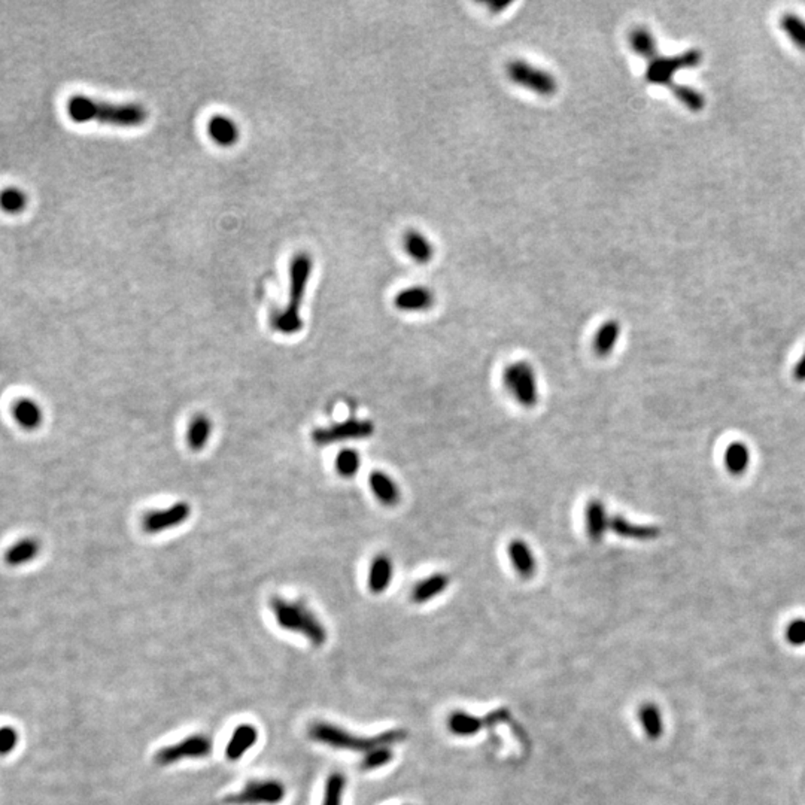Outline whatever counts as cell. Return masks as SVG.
<instances>
[{
    "mask_svg": "<svg viewBox=\"0 0 805 805\" xmlns=\"http://www.w3.org/2000/svg\"><path fill=\"white\" fill-rule=\"evenodd\" d=\"M68 112L76 122L96 121L115 127H140L148 120L145 106L136 103H107L85 96H75L68 103Z\"/></svg>",
    "mask_w": 805,
    "mask_h": 805,
    "instance_id": "cell-1",
    "label": "cell"
},
{
    "mask_svg": "<svg viewBox=\"0 0 805 805\" xmlns=\"http://www.w3.org/2000/svg\"><path fill=\"white\" fill-rule=\"evenodd\" d=\"M313 260L307 252H298L290 263V294L288 303L282 310H278L272 317V325L282 335H295L303 328V320L300 317L303 298L307 290V283L312 275Z\"/></svg>",
    "mask_w": 805,
    "mask_h": 805,
    "instance_id": "cell-2",
    "label": "cell"
},
{
    "mask_svg": "<svg viewBox=\"0 0 805 805\" xmlns=\"http://www.w3.org/2000/svg\"><path fill=\"white\" fill-rule=\"evenodd\" d=\"M307 735L312 741L336 750H351L367 753L376 747L392 746L404 738L403 731L382 732L376 737H358L348 730L325 720H317L309 725Z\"/></svg>",
    "mask_w": 805,
    "mask_h": 805,
    "instance_id": "cell-3",
    "label": "cell"
},
{
    "mask_svg": "<svg viewBox=\"0 0 805 805\" xmlns=\"http://www.w3.org/2000/svg\"><path fill=\"white\" fill-rule=\"evenodd\" d=\"M270 609L276 624L283 631L303 636L315 647L325 644L328 638L327 629L317 614L306 604L275 596L270 599Z\"/></svg>",
    "mask_w": 805,
    "mask_h": 805,
    "instance_id": "cell-4",
    "label": "cell"
},
{
    "mask_svg": "<svg viewBox=\"0 0 805 805\" xmlns=\"http://www.w3.org/2000/svg\"><path fill=\"white\" fill-rule=\"evenodd\" d=\"M287 796V787L276 779L251 780L241 791L227 795L223 805H279Z\"/></svg>",
    "mask_w": 805,
    "mask_h": 805,
    "instance_id": "cell-5",
    "label": "cell"
},
{
    "mask_svg": "<svg viewBox=\"0 0 805 805\" xmlns=\"http://www.w3.org/2000/svg\"><path fill=\"white\" fill-rule=\"evenodd\" d=\"M214 752V740L206 734H191L178 743H172L157 750L154 762L160 767L177 765L181 761L204 759Z\"/></svg>",
    "mask_w": 805,
    "mask_h": 805,
    "instance_id": "cell-6",
    "label": "cell"
},
{
    "mask_svg": "<svg viewBox=\"0 0 805 805\" xmlns=\"http://www.w3.org/2000/svg\"><path fill=\"white\" fill-rule=\"evenodd\" d=\"M503 385L515 400L525 409H532L539 401V385L534 369L525 361H517L503 372Z\"/></svg>",
    "mask_w": 805,
    "mask_h": 805,
    "instance_id": "cell-7",
    "label": "cell"
},
{
    "mask_svg": "<svg viewBox=\"0 0 805 805\" xmlns=\"http://www.w3.org/2000/svg\"><path fill=\"white\" fill-rule=\"evenodd\" d=\"M507 75L516 85L534 91L540 96H552L558 91V81L554 75L524 60L510 61L507 65Z\"/></svg>",
    "mask_w": 805,
    "mask_h": 805,
    "instance_id": "cell-8",
    "label": "cell"
},
{
    "mask_svg": "<svg viewBox=\"0 0 805 805\" xmlns=\"http://www.w3.org/2000/svg\"><path fill=\"white\" fill-rule=\"evenodd\" d=\"M701 53L697 50L688 51L677 57H655L649 61L646 69V80L655 85L673 87V76L678 69L693 68L700 65Z\"/></svg>",
    "mask_w": 805,
    "mask_h": 805,
    "instance_id": "cell-9",
    "label": "cell"
},
{
    "mask_svg": "<svg viewBox=\"0 0 805 805\" xmlns=\"http://www.w3.org/2000/svg\"><path fill=\"white\" fill-rule=\"evenodd\" d=\"M374 433V425L370 421H361V419H349L342 423H336L330 428H320L315 430L312 438L317 445H331L337 443L343 440H354V438H366Z\"/></svg>",
    "mask_w": 805,
    "mask_h": 805,
    "instance_id": "cell-10",
    "label": "cell"
},
{
    "mask_svg": "<svg viewBox=\"0 0 805 805\" xmlns=\"http://www.w3.org/2000/svg\"><path fill=\"white\" fill-rule=\"evenodd\" d=\"M189 515H191L189 504L181 501L164 510H155L148 513L144 520H142V527L149 534L163 532L184 524L185 520H188Z\"/></svg>",
    "mask_w": 805,
    "mask_h": 805,
    "instance_id": "cell-11",
    "label": "cell"
},
{
    "mask_svg": "<svg viewBox=\"0 0 805 805\" xmlns=\"http://www.w3.org/2000/svg\"><path fill=\"white\" fill-rule=\"evenodd\" d=\"M258 728L252 723H241L234 728L226 746V757L230 762H238L258 743Z\"/></svg>",
    "mask_w": 805,
    "mask_h": 805,
    "instance_id": "cell-12",
    "label": "cell"
},
{
    "mask_svg": "<svg viewBox=\"0 0 805 805\" xmlns=\"http://www.w3.org/2000/svg\"><path fill=\"white\" fill-rule=\"evenodd\" d=\"M609 530H611L616 535L622 537V539L638 540V542L656 540L661 534V530L656 525H641L631 522V520H628L621 515L610 517Z\"/></svg>",
    "mask_w": 805,
    "mask_h": 805,
    "instance_id": "cell-13",
    "label": "cell"
},
{
    "mask_svg": "<svg viewBox=\"0 0 805 805\" xmlns=\"http://www.w3.org/2000/svg\"><path fill=\"white\" fill-rule=\"evenodd\" d=\"M394 305L403 312H425L433 307L434 294L427 287H410L396 295Z\"/></svg>",
    "mask_w": 805,
    "mask_h": 805,
    "instance_id": "cell-14",
    "label": "cell"
},
{
    "mask_svg": "<svg viewBox=\"0 0 805 805\" xmlns=\"http://www.w3.org/2000/svg\"><path fill=\"white\" fill-rule=\"evenodd\" d=\"M585 520L589 539L595 543L601 542L610 525V517L607 516L606 506L601 500H589L585 512Z\"/></svg>",
    "mask_w": 805,
    "mask_h": 805,
    "instance_id": "cell-15",
    "label": "cell"
},
{
    "mask_svg": "<svg viewBox=\"0 0 805 805\" xmlns=\"http://www.w3.org/2000/svg\"><path fill=\"white\" fill-rule=\"evenodd\" d=\"M208 133L219 147H233L239 140L241 132L238 124L226 115H214L208 122Z\"/></svg>",
    "mask_w": 805,
    "mask_h": 805,
    "instance_id": "cell-16",
    "label": "cell"
},
{
    "mask_svg": "<svg viewBox=\"0 0 805 805\" xmlns=\"http://www.w3.org/2000/svg\"><path fill=\"white\" fill-rule=\"evenodd\" d=\"M509 557L515 567L516 573L524 577L531 579L537 570V561L531 547L520 539L512 540L509 544Z\"/></svg>",
    "mask_w": 805,
    "mask_h": 805,
    "instance_id": "cell-17",
    "label": "cell"
},
{
    "mask_svg": "<svg viewBox=\"0 0 805 805\" xmlns=\"http://www.w3.org/2000/svg\"><path fill=\"white\" fill-rule=\"evenodd\" d=\"M369 483L373 494L384 504V506H389V507L396 506V504L400 501L401 497L400 489L397 483L394 482L386 473L373 471L369 478Z\"/></svg>",
    "mask_w": 805,
    "mask_h": 805,
    "instance_id": "cell-18",
    "label": "cell"
},
{
    "mask_svg": "<svg viewBox=\"0 0 805 805\" xmlns=\"http://www.w3.org/2000/svg\"><path fill=\"white\" fill-rule=\"evenodd\" d=\"M12 416L21 428L28 431L39 428L43 421L42 409L35 400L30 399H21L19 401H15L12 407Z\"/></svg>",
    "mask_w": 805,
    "mask_h": 805,
    "instance_id": "cell-19",
    "label": "cell"
},
{
    "mask_svg": "<svg viewBox=\"0 0 805 805\" xmlns=\"http://www.w3.org/2000/svg\"><path fill=\"white\" fill-rule=\"evenodd\" d=\"M392 576H394V565L391 558L386 555H377L370 565L369 589L373 594L385 592L391 585Z\"/></svg>",
    "mask_w": 805,
    "mask_h": 805,
    "instance_id": "cell-20",
    "label": "cell"
},
{
    "mask_svg": "<svg viewBox=\"0 0 805 805\" xmlns=\"http://www.w3.org/2000/svg\"><path fill=\"white\" fill-rule=\"evenodd\" d=\"M449 586V577L445 573H436L430 577L421 580L412 591V599L416 604H423L431 601L433 598L445 592Z\"/></svg>",
    "mask_w": 805,
    "mask_h": 805,
    "instance_id": "cell-21",
    "label": "cell"
},
{
    "mask_svg": "<svg viewBox=\"0 0 805 805\" xmlns=\"http://www.w3.org/2000/svg\"><path fill=\"white\" fill-rule=\"evenodd\" d=\"M404 249L409 257L419 264H427L434 257V248L427 236L416 230H409L404 234Z\"/></svg>",
    "mask_w": 805,
    "mask_h": 805,
    "instance_id": "cell-22",
    "label": "cell"
},
{
    "mask_svg": "<svg viewBox=\"0 0 805 805\" xmlns=\"http://www.w3.org/2000/svg\"><path fill=\"white\" fill-rule=\"evenodd\" d=\"M621 336V324L616 320H609L598 328L594 339V349L598 357H607L616 346Z\"/></svg>",
    "mask_w": 805,
    "mask_h": 805,
    "instance_id": "cell-23",
    "label": "cell"
},
{
    "mask_svg": "<svg viewBox=\"0 0 805 805\" xmlns=\"http://www.w3.org/2000/svg\"><path fill=\"white\" fill-rule=\"evenodd\" d=\"M41 550L38 540L35 539H23L17 543H14L5 554L6 564L12 567L24 565L30 561H33Z\"/></svg>",
    "mask_w": 805,
    "mask_h": 805,
    "instance_id": "cell-24",
    "label": "cell"
},
{
    "mask_svg": "<svg viewBox=\"0 0 805 805\" xmlns=\"http://www.w3.org/2000/svg\"><path fill=\"white\" fill-rule=\"evenodd\" d=\"M212 434V422L208 416L197 415L188 427L186 441L193 451H201Z\"/></svg>",
    "mask_w": 805,
    "mask_h": 805,
    "instance_id": "cell-25",
    "label": "cell"
},
{
    "mask_svg": "<svg viewBox=\"0 0 805 805\" xmlns=\"http://www.w3.org/2000/svg\"><path fill=\"white\" fill-rule=\"evenodd\" d=\"M631 48L636 54L643 58L652 60L656 57V41L649 30L644 27H637L629 35Z\"/></svg>",
    "mask_w": 805,
    "mask_h": 805,
    "instance_id": "cell-26",
    "label": "cell"
},
{
    "mask_svg": "<svg viewBox=\"0 0 805 805\" xmlns=\"http://www.w3.org/2000/svg\"><path fill=\"white\" fill-rule=\"evenodd\" d=\"M638 717H640V722L643 725L646 735L649 738L658 740L662 734H664V722H662L661 712H659L656 705H653V704L641 705L640 712H638Z\"/></svg>",
    "mask_w": 805,
    "mask_h": 805,
    "instance_id": "cell-27",
    "label": "cell"
},
{
    "mask_svg": "<svg viewBox=\"0 0 805 805\" xmlns=\"http://www.w3.org/2000/svg\"><path fill=\"white\" fill-rule=\"evenodd\" d=\"M346 777L342 772H331L324 783L321 805H343Z\"/></svg>",
    "mask_w": 805,
    "mask_h": 805,
    "instance_id": "cell-28",
    "label": "cell"
},
{
    "mask_svg": "<svg viewBox=\"0 0 805 805\" xmlns=\"http://www.w3.org/2000/svg\"><path fill=\"white\" fill-rule=\"evenodd\" d=\"M749 461H750V453L746 445L743 443H732L730 445V448L726 449V455H725V463L728 470L732 473V475H743V473L747 470L749 467Z\"/></svg>",
    "mask_w": 805,
    "mask_h": 805,
    "instance_id": "cell-29",
    "label": "cell"
},
{
    "mask_svg": "<svg viewBox=\"0 0 805 805\" xmlns=\"http://www.w3.org/2000/svg\"><path fill=\"white\" fill-rule=\"evenodd\" d=\"M482 728V720L476 716H470L464 712H455L449 717V730L455 735L468 737L475 735Z\"/></svg>",
    "mask_w": 805,
    "mask_h": 805,
    "instance_id": "cell-30",
    "label": "cell"
},
{
    "mask_svg": "<svg viewBox=\"0 0 805 805\" xmlns=\"http://www.w3.org/2000/svg\"><path fill=\"white\" fill-rule=\"evenodd\" d=\"M361 465L359 453L355 449H343L336 458V470L343 478H354Z\"/></svg>",
    "mask_w": 805,
    "mask_h": 805,
    "instance_id": "cell-31",
    "label": "cell"
},
{
    "mask_svg": "<svg viewBox=\"0 0 805 805\" xmlns=\"http://www.w3.org/2000/svg\"><path fill=\"white\" fill-rule=\"evenodd\" d=\"M782 27L798 48L805 51V23L795 15L787 14L782 20Z\"/></svg>",
    "mask_w": 805,
    "mask_h": 805,
    "instance_id": "cell-32",
    "label": "cell"
},
{
    "mask_svg": "<svg viewBox=\"0 0 805 805\" xmlns=\"http://www.w3.org/2000/svg\"><path fill=\"white\" fill-rule=\"evenodd\" d=\"M392 759V750L389 749V746H382V747H376L367 753H364V757H362V762H361V768L366 769V771H373L381 768L386 764H389Z\"/></svg>",
    "mask_w": 805,
    "mask_h": 805,
    "instance_id": "cell-33",
    "label": "cell"
},
{
    "mask_svg": "<svg viewBox=\"0 0 805 805\" xmlns=\"http://www.w3.org/2000/svg\"><path fill=\"white\" fill-rule=\"evenodd\" d=\"M671 88H673L674 96L678 100H680L685 106H688L690 110H701L704 107V103H705L704 98L695 90H692L689 87H682V85H673Z\"/></svg>",
    "mask_w": 805,
    "mask_h": 805,
    "instance_id": "cell-34",
    "label": "cell"
},
{
    "mask_svg": "<svg viewBox=\"0 0 805 805\" xmlns=\"http://www.w3.org/2000/svg\"><path fill=\"white\" fill-rule=\"evenodd\" d=\"M24 203L26 200L23 193L17 191V189H5V191L0 194V206L8 212L21 211Z\"/></svg>",
    "mask_w": 805,
    "mask_h": 805,
    "instance_id": "cell-35",
    "label": "cell"
},
{
    "mask_svg": "<svg viewBox=\"0 0 805 805\" xmlns=\"http://www.w3.org/2000/svg\"><path fill=\"white\" fill-rule=\"evenodd\" d=\"M786 637L794 646L805 644V619H796L787 626Z\"/></svg>",
    "mask_w": 805,
    "mask_h": 805,
    "instance_id": "cell-36",
    "label": "cell"
},
{
    "mask_svg": "<svg viewBox=\"0 0 805 805\" xmlns=\"http://www.w3.org/2000/svg\"><path fill=\"white\" fill-rule=\"evenodd\" d=\"M15 743L12 731L6 730V731H0V750H9Z\"/></svg>",
    "mask_w": 805,
    "mask_h": 805,
    "instance_id": "cell-37",
    "label": "cell"
},
{
    "mask_svg": "<svg viewBox=\"0 0 805 805\" xmlns=\"http://www.w3.org/2000/svg\"><path fill=\"white\" fill-rule=\"evenodd\" d=\"M794 376H795L796 381H805V354L796 364V367L794 370Z\"/></svg>",
    "mask_w": 805,
    "mask_h": 805,
    "instance_id": "cell-38",
    "label": "cell"
}]
</instances>
